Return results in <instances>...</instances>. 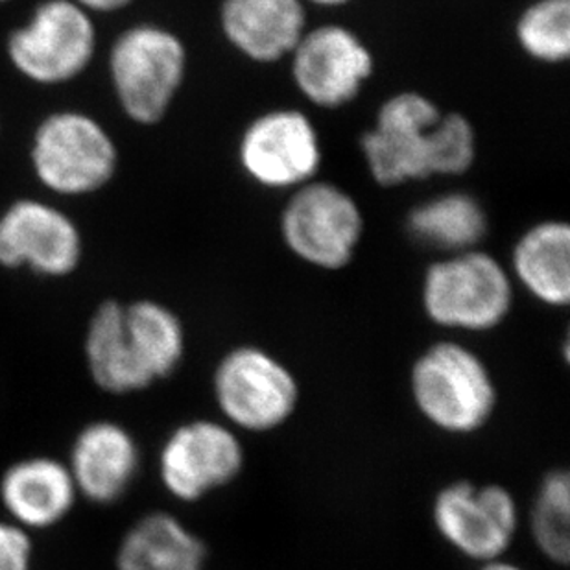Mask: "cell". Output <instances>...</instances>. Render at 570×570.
Wrapping results in <instances>:
<instances>
[{
    "label": "cell",
    "mask_w": 570,
    "mask_h": 570,
    "mask_svg": "<svg viewBox=\"0 0 570 570\" xmlns=\"http://www.w3.org/2000/svg\"><path fill=\"white\" fill-rule=\"evenodd\" d=\"M362 154L379 185L397 187L468 173L476 135L468 117L442 114L421 92H399L382 104L375 126L362 137Z\"/></svg>",
    "instance_id": "1"
},
{
    "label": "cell",
    "mask_w": 570,
    "mask_h": 570,
    "mask_svg": "<svg viewBox=\"0 0 570 570\" xmlns=\"http://www.w3.org/2000/svg\"><path fill=\"white\" fill-rule=\"evenodd\" d=\"M187 49L168 28L139 22L111 45L109 81L126 119L156 126L167 117L187 76Z\"/></svg>",
    "instance_id": "2"
},
{
    "label": "cell",
    "mask_w": 570,
    "mask_h": 570,
    "mask_svg": "<svg viewBox=\"0 0 570 570\" xmlns=\"http://www.w3.org/2000/svg\"><path fill=\"white\" fill-rule=\"evenodd\" d=\"M30 167L38 184L56 196L83 198L111 184L119 168V148L92 115L61 109L33 129Z\"/></svg>",
    "instance_id": "3"
},
{
    "label": "cell",
    "mask_w": 570,
    "mask_h": 570,
    "mask_svg": "<svg viewBox=\"0 0 570 570\" xmlns=\"http://www.w3.org/2000/svg\"><path fill=\"white\" fill-rule=\"evenodd\" d=\"M410 387L421 415L449 434L480 431L495 412L490 370L474 351L456 342H440L421 353Z\"/></svg>",
    "instance_id": "4"
},
{
    "label": "cell",
    "mask_w": 570,
    "mask_h": 570,
    "mask_svg": "<svg viewBox=\"0 0 570 570\" xmlns=\"http://www.w3.org/2000/svg\"><path fill=\"white\" fill-rule=\"evenodd\" d=\"M92 17L72 0H43L6 39L8 61L33 86H67L86 75L97 55Z\"/></svg>",
    "instance_id": "5"
},
{
    "label": "cell",
    "mask_w": 570,
    "mask_h": 570,
    "mask_svg": "<svg viewBox=\"0 0 570 570\" xmlns=\"http://www.w3.org/2000/svg\"><path fill=\"white\" fill-rule=\"evenodd\" d=\"M513 303L510 274L480 249L432 264L423 281V307L440 327L484 333L507 320Z\"/></svg>",
    "instance_id": "6"
},
{
    "label": "cell",
    "mask_w": 570,
    "mask_h": 570,
    "mask_svg": "<svg viewBox=\"0 0 570 570\" xmlns=\"http://www.w3.org/2000/svg\"><path fill=\"white\" fill-rule=\"evenodd\" d=\"M213 390L224 417L249 432H268L285 425L299 401L294 373L255 345L235 347L218 362Z\"/></svg>",
    "instance_id": "7"
},
{
    "label": "cell",
    "mask_w": 570,
    "mask_h": 570,
    "mask_svg": "<svg viewBox=\"0 0 570 570\" xmlns=\"http://www.w3.org/2000/svg\"><path fill=\"white\" fill-rule=\"evenodd\" d=\"M362 233L364 216L355 198L327 181L302 185L281 215V235L292 254L331 272L353 261Z\"/></svg>",
    "instance_id": "8"
},
{
    "label": "cell",
    "mask_w": 570,
    "mask_h": 570,
    "mask_svg": "<svg viewBox=\"0 0 570 570\" xmlns=\"http://www.w3.org/2000/svg\"><path fill=\"white\" fill-rule=\"evenodd\" d=\"M83 248L75 218L45 199H16L0 213V268L65 279L80 268Z\"/></svg>",
    "instance_id": "9"
},
{
    "label": "cell",
    "mask_w": 570,
    "mask_h": 570,
    "mask_svg": "<svg viewBox=\"0 0 570 570\" xmlns=\"http://www.w3.org/2000/svg\"><path fill=\"white\" fill-rule=\"evenodd\" d=\"M432 517L446 543L482 563L501 560L519 528V508L507 488L468 480L438 493Z\"/></svg>",
    "instance_id": "10"
},
{
    "label": "cell",
    "mask_w": 570,
    "mask_h": 570,
    "mask_svg": "<svg viewBox=\"0 0 570 570\" xmlns=\"http://www.w3.org/2000/svg\"><path fill=\"white\" fill-rule=\"evenodd\" d=\"M244 449L229 426L194 420L176 426L159 452V479L168 495L198 502L237 479Z\"/></svg>",
    "instance_id": "11"
},
{
    "label": "cell",
    "mask_w": 570,
    "mask_h": 570,
    "mask_svg": "<svg viewBox=\"0 0 570 570\" xmlns=\"http://www.w3.org/2000/svg\"><path fill=\"white\" fill-rule=\"evenodd\" d=\"M244 173L266 189H299L322 167V142L307 115L274 109L244 129L238 145Z\"/></svg>",
    "instance_id": "12"
},
{
    "label": "cell",
    "mask_w": 570,
    "mask_h": 570,
    "mask_svg": "<svg viewBox=\"0 0 570 570\" xmlns=\"http://www.w3.org/2000/svg\"><path fill=\"white\" fill-rule=\"evenodd\" d=\"M292 78L303 97L336 109L358 97L373 75V55L350 28L323 24L307 30L292 50Z\"/></svg>",
    "instance_id": "13"
},
{
    "label": "cell",
    "mask_w": 570,
    "mask_h": 570,
    "mask_svg": "<svg viewBox=\"0 0 570 570\" xmlns=\"http://www.w3.org/2000/svg\"><path fill=\"white\" fill-rule=\"evenodd\" d=\"M65 463L78 495L97 507H114L139 476V443L117 421H91L76 434Z\"/></svg>",
    "instance_id": "14"
},
{
    "label": "cell",
    "mask_w": 570,
    "mask_h": 570,
    "mask_svg": "<svg viewBox=\"0 0 570 570\" xmlns=\"http://www.w3.org/2000/svg\"><path fill=\"white\" fill-rule=\"evenodd\" d=\"M67 463L49 454L19 458L0 474V504L27 532L58 527L78 502Z\"/></svg>",
    "instance_id": "15"
},
{
    "label": "cell",
    "mask_w": 570,
    "mask_h": 570,
    "mask_svg": "<svg viewBox=\"0 0 570 570\" xmlns=\"http://www.w3.org/2000/svg\"><path fill=\"white\" fill-rule=\"evenodd\" d=\"M220 27L229 45L257 63L292 55L307 32L303 0H222Z\"/></svg>",
    "instance_id": "16"
},
{
    "label": "cell",
    "mask_w": 570,
    "mask_h": 570,
    "mask_svg": "<svg viewBox=\"0 0 570 570\" xmlns=\"http://www.w3.org/2000/svg\"><path fill=\"white\" fill-rule=\"evenodd\" d=\"M207 549L178 517L154 511L126 530L115 554L117 570H204Z\"/></svg>",
    "instance_id": "17"
},
{
    "label": "cell",
    "mask_w": 570,
    "mask_h": 570,
    "mask_svg": "<svg viewBox=\"0 0 570 570\" xmlns=\"http://www.w3.org/2000/svg\"><path fill=\"white\" fill-rule=\"evenodd\" d=\"M511 266L517 279L538 302L567 307L570 302V227L539 222L515 244Z\"/></svg>",
    "instance_id": "18"
},
{
    "label": "cell",
    "mask_w": 570,
    "mask_h": 570,
    "mask_svg": "<svg viewBox=\"0 0 570 570\" xmlns=\"http://www.w3.org/2000/svg\"><path fill=\"white\" fill-rule=\"evenodd\" d=\"M125 336L129 355L150 384L170 377L184 361L187 336L178 314L154 302L125 303Z\"/></svg>",
    "instance_id": "19"
},
{
    "label": "cell",
    "mask_w": 570,
    "mask_h": 570,
    "mask_svg": "<svg viewBox=\"0 0 570 570\" xmlns=\"http://www.w3.org/2000/svg\"><path fill=\"white\" fill-rule=\"evenodd\" d=\"M83 356L95 386L109 395H129L151 386L126 345L125 303L108 299L95 308L87 323Z\"/></svg>",
    "instance_id": "20"
},
{
    "label": "cell",
    "mask_w": 570,
    "mask_h": 570,
    "mask_svg": "<svg viewBox=\"0 0 570 570\" xmlns=\"http://www.w3.org/2000/svg\"><path fill=\"white\" fill-rule=\"evenodd\" d=\"M409 232L429 248L462 254L479 249L488 233V216L471 194H443L410 210Z\"/></svg>",
    "instance_id": "21"
},
{
    "label": "cell",
    "mask_w": 570,
    "mask_h": 570,
    "mask_svg": "<svg viewBox=\"0 0 570 570\" xmlns=\"http://www.w3.org/2000/svg\"><path fill=\"white\" fill-rule=\"evenodd\" d=\"M517 41L532 60L561 63L570 56V0H535L522 11Z\"/></svg>",
    "instance_id": "22"
},
{
    "label": "cell",
    "mask_w": 570,
    "mask_h": 570,
    "mask_svg": "<svg viewBox=\"0 0 570 570\" xmlns=\"http://www.w3.org/2000/svg\"><path fill=\"white\" fill-rule=\"evenodd\" d=\"M532 533L549 560L567 566L570 556V480L567 471L547 474L533 502Z\"/></svg>",
    "instance_id": "23"
},
{
    "label": "cell",
    "mask_w": 570,
    "mask_h": 570,
    "mask_svg": "<svg viewBox=\"0 0 570 570\" xmlns=\"http://www.w3.org/2000/svg\"><path fill=\"white\" fill-rule=\"evenodd\" d=\"M32 535L10 521H0V570H32Z\"/></svg>",
    "instance_id": "24"
},
{
    "label": "cell",
    "mask_w": 570,
    "mask_h": 570,
    "mask_svg": "<svg viewBox=\"0 0 570 570\" xmlns=\"http://www.w3.org/2000/svg\"><path fill=\"white\" fill-rule=\"evenodd\" d=\"M72 2L81 6L91 16H109L115 11L125 10L134 0H72Z\"/></svg>",
    "instance_id": "25"
},
{
    "label": "cell",
    "mask_w": 570,
    "mask_h": 570,
    "mask_svg": "<svg viewBox=\"0 0 570 570\" xmlns=\"http://www.w3.org/2000/svg\"><path fill=\"white\" fill-rule=\"evenodd\" d=\"M480 570H524L519 566H513L510 561L495 560L490 563H484V567Z\"/></svg>",
    "instance_id": "26"
},
{
    "label": "cell",
    "mask_w": 570,
    "mask_h": 570,
    "mask_svg": "<svg viewBox=\"0 0 570 570\" xmlns=\"http://www.w3.org/2000/svg\"><path fill=\"white\" fill-rule=\"evenodd\" d=\"M303 2H311V4L325 6V8H334V6L347 4L351 0H303Z\"/></svg>",
    "instance_id": "27"
},
{
    "label": "cell",
    "mask_w": 570,
    "mask_h": 570,
    "mask_svg": "<svg viewBox=\"0 0 570 570\" xmlns=\"http://www.w3.org/2000/svg\"><path fill=\"white\" fill-rule=\"evenodd\" d=\"M8 2H11V0H0V4H8Z\"/></svg>",
    "instance_id": "28"
}]
</instances>
